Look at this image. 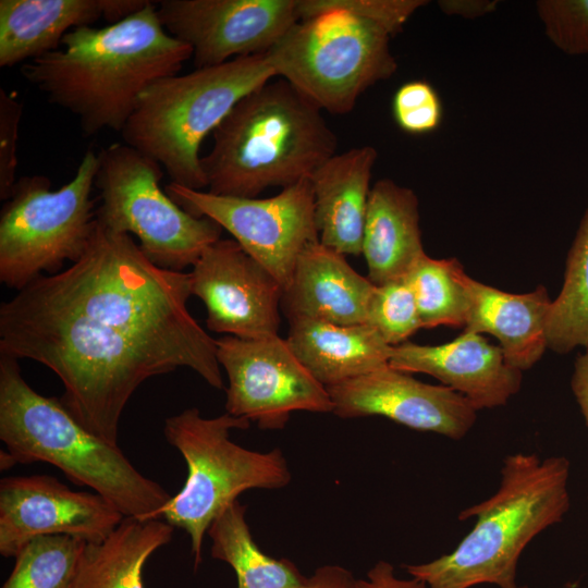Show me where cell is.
Returning <instances> with one entry per match:
<instances>
[{"instance_id": "3957f363", "label": "cell", "mask_w": 588, "mask_h": 588, "mask_svg": "<svg viewBox=\"0 0 588 588\" xmlns=\"http://www.w3.org/2000/svg\"><path fill=\"white\" fill-rule=\"evenodd\" d=\"M568 479L565 456L507 455L498 490L458 514L460 520H476L457 547L430 562L405 565V571L428 588H528L517 583L518 560L536 536L568 512Z\"/></svg>"}, {"instance_id": "4316f807", "label": "cell", "mask_w": 588, "mask_h": 588, "mask_svg": "<svg viewBox=\"0 0 588 588\" xmlns=\"http://www.w3.org/2000/svg\"><path fill=\"white\" fill-rule=\"evenodd\" d=\"M468 274L456 258L422 255L405 277L415 294L421 328H465L469 310Z\"/></svg>"}, {"instance_id": "e575fe53", "label": "cell", "mask_w": 588, "mask_h": 588, "mask_svg": "<svg viewBox=\"0 0 588 588\" xmlns=\"http://www.w3.org/2000/svg\"><path fill=\"white\" fill-rule=\"evenodd\" d=\"M356 578L340 565H322L306 577L301 588H354Z\"/></svg>"}, {"instance_id": "9c48e42d", "label": "cell", "mask_w": 588, "mask_h": 588, "mask_svg": "<svg viewBox=\"0 0 588 588\" xmlns=\"http://www.w3.org/2000/svg\"><path fill=\"white\" fill-rule=\"evenodd\" d=\"M98 163V154L87 150L57 191L44 175L16 181L0 213L1 283L17 292L85 254L97 223L91 192Z\"/></svg>"}, {"instance_id": "44dd1931", "label": "cell", "mask_w": 588, "mask_h": 588, "mask_svg": "<svg viewBox=\"0 0 588 588\" xmlns=\"http://www.w3.org/2000/svg\"><path fill=\"white\" fill-rule=\"evenodd\" d=\"M465 331L488 333L500 342L507 364L520 371L531 368L547 346V322L552 299L543 285L509 293L470 277Z\"/></svg>"}, {"instance_id": "5bb4252c", "label": "cell", "mask_w": 588, "mask_h": 588, "mask_svg": "<svg viewBox=\"0 0 588 588\" xmlns=\"http://www.w3.org/2000/svg\"><path fill=\"white\" fill-rule=\"evenodd\" d=\"M188 273L210 331L245 340L279 335L283 287L236 241L208 246Z\"/></svg>"}, {"instance_id": "8992f818", "label": "cell", "mask_w": 588, "mask_h": 588, "mask_svg": "<svg viewBox=\"0 0 588 588\" xmlns=\"http://www.w3.org/2000/svg\"><path fill=\"white\" fill-rule=\"evenodd\" d=\"M275 77L266 54L238 57L152 83L121 135L158 162L174 183L207 188L200 146L246 95Z\"/></svg>"}, {"instance_id": "1f68e13d", "label": "cell", "mask_w": 588, "mask_h": 588, "mask_svg": "<svg viewBox=\"0 0 588 588\" xmlns=\"http://www.w3.org/2000/svg\"><path fill=\"white\" fill-rule=\"evenodd\" d=\"M23 105L0 89V198L7 200L16 183L17 137Z\"/></svg>"}, {"instance_id": "d4e9b609", "label": "cell", "mask_w": 588, "mask_h": 588, "mask_svg": "<svg viewBox=\"0 0 588 588\" xmlns=\"http://www.w3.org/2000/svg\"><path fill=\"white\" fill-rule=\"evenodd\" d=\"M245 513L246 506L236 500L215 518L207 532L211 556L232 567L237 588H301L306 577L292 561L260 550Z\"/></svg>"}, {"instance_id": "83f0119b", "label": "cell", "mask_w": 588, "mask_h": 588, "mask_svg": "<svg viewBox=\"0 0 588 588\" xmlns=\"http://www.w3.org/2000/svg\"><path fill=\"white\" fill-rule=\"evenodd\" d=\"M88 542L66 536H40L15 554L1 588H74Z\"/></svg>"}, {"instance_id": "7402d4cb", "label": "cell", "mask_w": 588, "mask_h": 588, "mask_svg": "<svg viewBox=\"0 0 588 588\" xmlns=\"http://www.w3.org/2000/svg\"><path fill=\"white\" fill-rule=\"evenodd\" d=\"M362 254L375 285L405 278L425 255L419 228V204L413 189L390 179L370 191Z\"/></svg>"}, {"instance_id": "ffe728a7", "label": "cell", "mask_w": 588, "mask_h": 588, "mask_svg": "<svg viewBox=\"0 0 588 588\" xmlns=\"http://www.w3.org/2000/svg\"><path fill=\"white\" fill-rule=\"evenodd\" d=\"M378 152L352 148L321 163L309 176L319 241L343 254H362L364 226Z\"/></svg>"}, {"instance_id": "603a6c76", "label": "cell", "mask_w": 588, "mask_h": 588, "mask_svg": "<svg viewBox=\"0 0 588 588\" xmlns=\"http://www.w3.org/2000/svg\"><path fill=\"white\" fill-rule=\"evenodd\" d=\"M286 341L303 366L326 388L389 364L393 346L369 324L342 326L294 319Z\"/></svg>"}, {"instance_id": "4dcf8cb0", "label": "cell", "mask_w": 588, "mask_h": 588, "mask_svg": "<svg viewBox=\"0 0 588 588\" xmlns=\"http://www.w3.org/2000/svg\"><path fill=\"white\" fill-rule=\"evenodd\" d=\"M392 113L401 130L412 135H422L439 127L443 107L431 84L426 81H412L395 91Z\"/></svg>"}, {"instance_id": "8d00e7d4", "label": "cell", "mask_w": 588, "mask_h": 588, "mask_svg": "<svg viewBox=\"0 0 588 588\" xmlns=\"http://www.w3.org/2000/svg\"><path fill=\"white\" fill-rule=\"evenodd\" d=\"M571 388L588 426V353L576 358Z\"/></svg>"}, {"instance_id": "484cf974", "label": "cell", "mask_w": 588, "mask_h": 588, "mask_svg": "<svg viewBox=\"0 0 588 588\" xmlns=\"http://www.w3.org/2000/svg\"><path fill=\"white\" fill-rule=\"evenodd\" d=\"M547 346L559 354L588 347V207L566 257L562 289L551 302Z\"/></svg>"}, {"instance_id": "836d02e7", "label": "cell", "mask_w": 588, "mask_h": 588, "mask_svg": "<svg viewBox=\"0 0 588 588\" xmlns=\"http://www.w3.org/2000/svg\"><path fill=\"white\" fill-rule=\"evenodd\" d=\"M354 588H427V585L415 577L401 578L394 566L387 561H378L366 574L356 580Z\"/></svg>"}, {"instance_id": "4fadbf2b", "label": "cell", "mask_w": 588, "mask_h": 588, "mask_svg": "<svg viewBox=\"0 0 588 588\" xmlns=\"http://www.w3.org/2000/svg\"><path fill=\"white\" fill-rule=\"evenodd\" d=\"M157 10L196 69L264 54L299 21L298 0H162Z\"/></svg>"}, {"instance_id": "52a82bcc", "label": "cell", "mask_w": 588, "mask_h": 588, "mask_svg": "<svg viewBox=\"0 0 588 588\" xmlns=\"http://www.w3.org/2000/svg\"><path fill=\"white\" fill-rule=\"evenodd\" d=\"M298 13L265 54L274 75L319 109L348 113L364 91L395 73L391 36L380 25L327 0H298Z\"/></svg>"}, {"instance_id": "f546056e", "label": "cell", "mask_w": 588, "mask_h": 588, "mask_svg": "<svg viewBox=\"0 0 588 588\" xmlns=\"http://www.w3.org/2000/svg\"><path fill=\"white\" fill-rule=\"evenodd\" d=\"M536 8L558 49L568 56L588 54V0H539Z\"/></svg>"}, {"instance_id": "30bf717a", "label": "cell", "mask_w": 588, "mask_h": 588, "mask_svg": "<svg viewBox=\"0 0 588 588\" xmlns=\"http://www.w3.org/2000/svg\"><path fill=\"white\" fill-rule=\"evenodd\" d=\"M98 161L97 221L108 230L135 236L156 266L183 272L220 240L223 229L216 221L187 212L162 189L163 169L151 158L114 143L98 154Z\"/></svg>"}, {"instance_id": "d6a6232c", "label": "cell", "mask_w": 588, "mask_h": 588, "mask_svg": "<svg viewBox=\"0 0 588 588\" xmlns=\"http://www.w3.org/2000/svg\"><path fill=\"white\" fill-rule=\"evenodd\" d=\"M327 2L380 25L391 37L403 29L415 11L428 3L424 0H327Z\"/></svg>"}, {"instance_id": "d6986e66", "label": "cell", "mask_w": 588, "mask_h": 588, "mask_svg": "<svg viewBox=\"0 0 588 588\" xmlns=\"http://www.w3.org/2000/svg\"><path fill=\"white\" fill-rule=\"evenodd\" d=\"M373 287L368 278L351 267L345 255L318 241L298 256L292 279L283 291L281 309L289 321L366 323Z\"/></svg>"}, {"instance_id": "ba28073f", "label": "cell", "mask_w": 588, "mask_h": 588, "mask_svg": "<svg viewBox=\"0 0 588 588\" xmlns=\"http://www.w3.org/2000/svg\"><path fill=\"white\" fill-rule=\"evenodd\" d=\"M250 421L224 413L203 417L189 407L164 421V437L183 456L187 476L182 489L171 497L154 518L182 528L189 537L194 566L201 562L206 534L217 516L244 491L281 489L292 480L283 452H258L230 439L234 429L245 430Z\"/></svg>"}, {"instance_id": "e0dca14e", "label": "cell", "mask_w": 588, "mask_h": 588, "mask_svg": "<svg viewBox=\"0 0 588 588\" xmlns=\"http://www.w3.org/2000/svg\"><path fill=\"white\" fill-rule=\"evenodd\" d=\"M389 365L407 373H426L466 397L478 409L505 405L522 387L523 371L510 366L499 345L463 331L440 345L404 342L394 346Z\"/></svg>"}, {"instance_id": "7c38bea8", "label": "cell", "mask_w": 588, "mask_h": 588, "mask_svg": "<svg viewBox=\"0 0 588 588\" xmlns=\"http://www.w3.org/2000/svg\"><path fill=\"white\" fill-rule=\"evenodd\" d=\"M228 377L225 412L260 429H283L294 412L332 413L327 388L317 381L279 335L216 339Z\"/></svg>"}, {"instance_id": "7a4b0ae2", "label": "cell", "mask_w": 588, "mask_h": 588, "mask_svg": "<svg viewBox=\"0 0 588 588\" xmlns=\"http://www.w3.org/2000/svg\"><path fill=\"white\" fill-rule=\"evenodd\" d=\"M192 53L149 1L117 23L69 32L59 49L24 63L21 74L50 103L74 114L86 135L122 132L140 95L179 74Z\"/></svg>"}, {"instance_id": "8fae6325", "label": "cell", "mask_w": 588, "mask_h": 588, "mask_svg": "<svg viewBox=\"0 0 588 588\" xmlns=\"http://www.w3.org/2000/svg\"><path fill=\"white\" fill-rule=\"evenodd\" d=\"M164 189L187 212L208 217L228 231L278 280L283 291L301 253L319 241L309 177L268 198L220 196L174 183Z\"/></svg>"}, {"instance_id": "cb8c5ba5", "label": "cell", "mask_w": 588, "mask_h": 588, "mask_svg": "<svg viewBox=\"0 0 588 588\" xmlns=\"http://www.w3.org/2000/svg\"><path fill=\"white\" fill-rule=\"evenodd\" d=\"M173 529L161 518L124 517L106 539L87 543L74 588H144V566Z\"/></svg>"}, {"instance_id": "ac0fdd59", "label": "cell", "mask_w": 588, "mask_h": 588, "mask_svg": "<svg viewBox=\"0 0 588 588\" xmlns=\"http://www.w3.org/2000/svg\"><path fill=\"white\" fill-rule=\"evenodd\" d=\"M148 0H1L0 66L29 62L60 48L71 30L100 19L117 23Z\"/></svg>"}, {"instance_id": "f1b7e54d", "label": "cell", "mask_w": 588, "mask_h": 588, "mask_svg": "<svg viewBox=\"0 0 588 588\" xmlns=\"http://www.w3.org/2000/svg\"><path fill=\"white\" fill-rule=\"evenodd\" d=\"M366 323L393 347L421 329L415 294L406 278L375 285Z\"/></svg>"}, {"instance_id": "5b68a950", "label": "cell", "mask_w": 588, "mask_h": 588, "mask_svg": "<svg viewBox=\"0 0 588 588\" xmlns=\"http://www.w3.org/2000/svg\"><path fill=\"white\" fill-rule=\"evenodd\" d=\"M0 439L13 465L44 462L90 488L126 517L154 518L171 499L111 444L84 427L60 399L24 379L19 359L0 353Z\"/></svg>"}, {"instance_id": "9a60e30c", "label": "cell", "mask_w": 588, "mask_h": 588, "mask_svg": "<svg viewBox=\"0 0 588 588\" xmlns=\"http://www.w3.org/2000/svg\"><path fill=\"white\" fill-rule=\"evenodd\" d=\"M124 517L102 495L72 490L51 476H14L0 481V553L4 558H14L40 536L66 535L100 542Z\"/></svg>"}, {"instance_id": "6da1fadb", "label": "cell", "mask_w": 588, "mask_h": 588, "mask_svg": "<svg viewBox=\"0 0 588 588\" xmlns=\"http://www.w3.org/2000/svg\"><path fill=\"white\" fill-rule=\"evenodd\" d=\"M191 295L189 273L156 266L134 237L97 221L77 261L1 304L0 353L50 369L70 413L118 445L122 413L149 378L188 368L223 388L216 339L191 315Z\"/></svg>"}, {"instance_id": "d590c367", "label": "cell", "mask_w": 588, "mask_h": 588, "mask_svg": "<svg viewBox=\"0 0 588 588\" xmlns=\"http://www.w3.org/2000/svg\"><path fill=\"white\" fill-rule=\"evenodd\" d=\"M498 1L489 0H441L440 10L446 15L476 19L489 14L498 7Z\"/></svg>"}, {"instance_id": "2e32d148", "label": "cell", "mask_w": 588, "mask_h": 588, "mask_svg": "<svg viewBox=\"0 0 588 588\" xmlns=\"http://www.w3.org/2000/svg\"><path fill=\"white\" fill-rule=\"evenodd\" d=\"M341 418L387 417L408 428L460 440L473 428L477 409L462 394L421 382L389 364L327 387Z\"/></svg>"}, {"instance_id": "277c9868", "label": "cell", "mask_w": 588, "mask_h": 588, "mask_svg": "<svg viewBox=\"0 0 588 588\" xmlns=\"http://www.w3.org/2000/svg\"><path fill=\"white\" fill-rule=\"evenodd\" d=\"M273 78L242 98L213 131L212 147L201 157L209 193L257 197L309 177L336 154L338 136L321 109Z\"/></svg>"}]
</instances>
